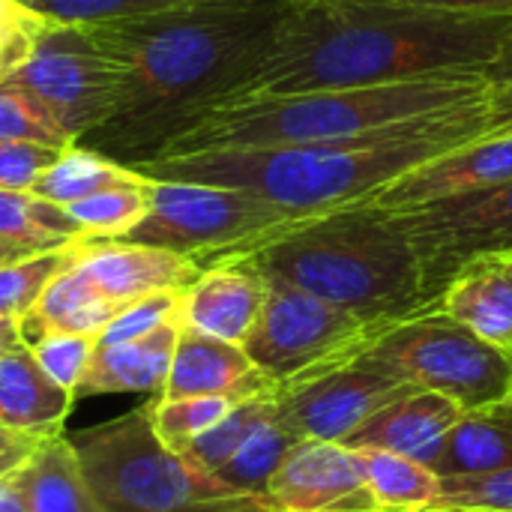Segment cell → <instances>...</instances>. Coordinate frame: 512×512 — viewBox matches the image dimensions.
Returning a JSON list of instances; mask_svg holds the SVG:
<instances>
[{"mask_svg":"<svg viewBox=\"0 0 512 512\" xmlns=\"http://www.w3.org/2000/svg\"><path fill=\"white\" fill-rule=\"evenodd\" d=\"M408 228L426 276L429 306L462 261L489 249H512V180L396 213Z\"/></svg>","mask_w":512,"mask_h":512,"instance_id":"7c38bea8","label":"cell"},{"mask_svg":"<svg viewBox=\"0 0 512 512\" xmlns=\"http://www.w3.org/2000/svg\"><path fill=\"white\" fill-rule=\"evenodd\" d=\"M57 21L33 12L21 0H0V84H6L36 51Z\"/></svg>","mask_w":512,"mask_h":512,"instance_id":"8d00e7d4","label":"cell"},{"mask_svg":"<svg viewBox=\"0 0 512 512\" xmlns=\"http://www.w3.org/2000/svg\"><path fill=\"white\" fill-rule=\"evenodd\" d=\"M261 512H375L357 450L297 441L258 495Z\"/></svg>","mask_w":512,"mask_h":512,"instance_id":"4fadbf2b","label":"cell"},{"mask_svg":"<svg viewBox=\"0 0 512 512\" xmlns=\"http://www.w3.org/2000/svg\"><path fill=\"white\" fill-rule=\"evenodd\" d=\"M510 33L512 15H453L384 0H291L258 72L228 102L486 75Z\"/></svg>","mask_w":512,"mask_h":512,"instance_id":"6da1fadb","label":"cell"},{"mask_svg":"<svg viewBox=\"0 0 512 512\" xmlns=\"http://www.w3.org/2000/svg\"><path fill=\"white\" fill-rule=\"evenodd\" d=\"M426 312H438L512 354V249H489L462 261Z\"/></svg>","mask_w":512,"mask_h":512,"instance_id":"2e32d148","label":"cell"},{"mask_svg":"<svg viewBox=\"0 0 512 512\" xmlns=\"http://www.w3.org/2000/svg\"><path fill=\"white\" fill-rule=\"evenodd\" d=\"M366 354L402 381L441 393L465 411L507 402L512 393L510 351L483 342L438 312H420L381 330Z\"/></svg>","mask_w":512,"mask_h":512,"instance_id":"ba28073f","label":"cell"},{"mask_svg":"<svg viewBox=\"0 0 512 512\" xmlns=\"http://www.w3.org/2000/svg\"><path fill=\"white\" fill-rule=\"evenodd\" d=\"M27 512H102L66 432L45 438L24 465Z\"/></svg>","mask_w":512,"mask_h":512,"instance_id":"cb8c5ba5","label":"cell"},{"mask_svg":"<svg viewBox=\"0 0 512 512\" xmlns=\"http://www.w3.org/2000/svg\"><path fill=\"white\" fill-rule=\"evenodd\" d=\"M486 81H489L492 87L512 84V33L507 36V42H504V48H501L498 60L486 69Z\"/></svg>","mask_w":512,"mask_h":512,"instance_id":"ee69618b","label":"cell"},{"mask_svg":"<svg viewBox=\"0 0 512 512\" xmlns=\"http://www.w3.org/2000/svg\"><path fill=\"white\" fill-rule=\"evenodd\" d=\"M300 438L276 417V411L240 444V450L213 474L225 492L234 498L252 501L258 507V495L285 459V453L297 444ZM261 512V510H258Z\"/></svg>","mask_w":512,"mask_h":512,"instance_id":"83f0119b","label":"cell"},{"mask_svg":"<svg viewBox=\"0 0 512 512\" xmlns=\"http://www.w3.org/2000/svg\"><path fill=\"white\" fill-rule=\"evenodd\" d=\"M360 459L375 512H426L441 495V477L417 459L381 450H366Z\"/></svg>","mask_w":512,"mask_h":512,"instance_id":"484cf974","label":"cell"},{"mask_svg":"<svg viewBox=\"0 0 512 512\" xmlns=\"http://www.w3.org/2000/svg\"><path fill=\"white\" fill-rule=\"evenodd\" d=\"M144 180L147 177L141 171H135L132 165H123L93 147L72 144L57 156V162L36 180V186L30 192L51 204L66 207V204L90 198L96 192L117 189V186H138Z\"/></svg>","mask_w":512,"mask_h":512,"instance_id":"d4e9b609","label":"cell"},{"mask_svg":"<svg viewBox=\"0 0 512 512\" xmlns=\"http://www.w3.org/2000/svg\"><path fill=\"white\" fill-rule=\"evenodd\" d=\"M6 84L33 96L75 144L111 123L126 99V69L87 24L57 21Z\"/></svg>","mask_w":512,"mask_h":512,"instance_id":"9c48e42d","label":"cell"},{"mask_svg":"<svg viewBox=\"0 0 512 512\" xmlns=\"http://www.w3.org/2000/svg\"><path fill=\"white\" fill-rule=\"evenodd\" d=\"M72 252H75V243L54 249V252L27 255L21 261L0 267V315L24 321L39 303V297L45 294V288L57 279V273L66 270V264L72 261Z\"/></svg>","mask_w":512,"mask_h":512,"instance_id":"1f68e13d","label":"cell"},{"mask_svg":"<svg viewBox=\"0 0 512 512\" xmlns=\"http://www.w3.org/2000/svg\"><path fill=\"white\" fill-rule=\"evenodd\" d=\"M426 512H512V468L441 480V495Z\"/></svg>","mask_w":512,"mask_h":512,"instance_id":"d590c367","label":"cell"},{"mask_svg":"<svg viewBox=\"0 0 512 512\" xmlns=\"http://www.w3.org/2000/svg\"><path fill=\"white\" fill-rule=\"evenodd\" d=\"M510 399H512V393H510Z\"/></svg>","mask_w":512,"mask_h":512,"instance_id":"7dc6e473","label":"cell"},{"mask_svg":"<svg viewBox=\"0 0 512 512\" xmlns=\"http://www.w3.org/2000/svg\"><path fill=\"white\" fill-rule=\"evenodd\" d=\"M27 255H33V252H27V249H21V246H15V243H9V240L0 237V267H6V264H12V261H21V258H27ZM36 255H39V252H36Z\"/></svg>","mask_w":512,"mask_h":512,"instance_id":"bcb514c9","label":"cell"},{"mask_svg":"<svg viewBox=\"0 0 512 512\" xmlns=\"http://www.w3.org/2000/svg\"><path fill=\"white\" fill-rule=\"evenodd\" d=\"M75 405V396L57 387L36 363L30 345H18L0 354V426L51 438L63 432V423Z\"/></svg>","mask_w":512,"mask_h":512,"instance_id":"44dd1931","label":"cell"},{"mask_svg":"<svg viewBox=\"0 0 512 512\" xmlns=\"http://www.w3.org/2000/svg\"><path fill=\"white\" fill-rule=\"evenodd\" d=\"M177 336L180 318L135 342L96 345L87 375L75 396H159L168 381Z\"/></svg>","mask_w":512,"mask_h":512,"instance_id":"ffe728a7","label":"cell"},{"mask_svg":"<svg viewBox=\"0 0 512 512\" xmlns=\"http://www.w3.org/2000/svg\"><path fill=\"white\" fill-rule=\"evenodd\" d=\"M273 390H276V387H273ZM273 390L237 402L213 429H207V432L183 453V459H186L192 468H198V471H204V474L213 477V474L240 450V444H243V441H246V438H249L273 411H276Z\"/></svg>","mask_w":512,"mask_h":512,"instance_id":"f546056e","label":"cell"},{"mask_svg":"<svg viewBox=\"0 0 512 512\" xmlns=\"http://www.w3.org/2000/svg\"><path fill=\"white\" fill-rule=\"evenodd\" d=\"M507 468H512V399L465 411L432 462V471L441 480Z\"/></svg>","mask_w":512,"mask_h":512,"instance_id":"7402d4cb","label":"cell"},{"mask_svg":"<svg viewBox=\"0 0 512 512\" xmlns=\"http://www.w3.org/2000/svg\"><path fill=\"white\" fill-rule=\"evenodd\" d=\"M0 138L9 141H36L45 147L66 150L75 141L48 117V111L12 84H0Z\"/></svg>","mask_w":512,"mask_h":512,"instance_id":"e575fe53","label":"cell"},{"mask_svg":"<svg viewBox=\"0 0 512 512\" xmlns=\"http://www.w3.org/2000/svg\"><path fill=\"white\" fill-rule=\"evenodd\" d=\"M267 390H273V384L252 366L243 345H231L180 324L168 381L159 396L165 399L222 396L231 402H243Z\"/></svg>","mask_w":512,"mask_h":512,"instance_id":"ac0fdd59","label":"cell"},{"mask_svg":"<svg viewBox=\"0 0 512 512\" xmlns=\"http://www.w3.org/2000/svg\"><path fill=\"white\" fill-rule=\"evenodd\" d=\"M378 333L300 288L267 279V300L243 351L273 387H285L363 354Z\"/></svg>","mask_w":512,"mask_h":512,"instance_id":"30bf717a","label":"cell"},{"mask_svg":"<svg viewBox=\"0 0 512 512\" xmlns=\"http://www.w3.org/2000/svg\"><path fill=\"white\" fill-rule=\"evenodd\" d=\"M512 180V132L510 135H483L465 141L435 159L411 168L384 186L369 204L381 210H414L435 201L483 192Z\"/></svg>","mask_w":512,"mask_h":512,"instance_id":"5bb4252c","label":"cell"},{"mask_svg":"<svg viewBox=\"0 0 512 512\" xmlns=\"http://www.w3.org/2000/svg\"><path fill=\"white\" fill-rule=\"evenodd\" d=\"M291 0H213L201 6L87 24L126 69V99L90 135L99 153L150 156L198 114L234 99L258 72Z\"/></svg>","mask_w":512,"mask_h":512,"instance_id":"7a4b0ae2","label":"cell"},{"mask_svg":"<svg viewBox=\"0 0 512 512\" xmlns=\"http://www.w3.org/2000/svg\"><path fill=\"white\" fill-rule=\"evenodd\" d=\"M75 264L93 282V288L117 309L147 294L186 291L204 270L189 255L126 240H78Z\"/></svg>","mask_w":512,"mask_h":512,"instance_id":"9a60e30c","label":"cell"},{"mask_svg":"<svg viewBox=\"0 0 512 512\" xmlns=\"http://www.w3.org/2000/svg\"><path fill=\"white\" fill-rule=\"evenodd\" d=\"M486 75H435L381 87L252 96L207 108L153 153L207 147L327 144L411 132L444 114L489 99Z\"/></svg>","mask_w":512,"mask_h":512,"instance_id":"5b68a950","label":"cell"},{"mask_svg":"<svg viewBox=\"0 0 512 512\" xmlns=\"http://www.w3.org/2000/svg\"><path fill=\"white\" fill-rule=\"evenodd\" d=\"M150 399L69 435L102 512H258L156 438Z\"/></svg>","mask_w":512,"mask_h":512,"instance_id":"8992f818","label":"cell"},{"mask_svg":"<svg viewBox=\"0 0 512 512\" xmlns=\"http://www.w3.org/2000/svg\"><path fill=\"white\" fill-rule=\"evenodd\" d=\"M462 414L465 408L456 405L453 399L417 387L399 396L396 402H390L387 408H381L369 423H363L345 441V447L360 453L366 450L396 453L432 468L444 438L450 435V429L459 423Z\"/></svg>","mask_w":512,"mask_h":512,"instance_id":"d6986e66","label":"cell"},{"mask_svg":"<svg viewBox=\"0 0 512 512\" xmlns=\"http://www.w3.org/2000/svg\"><path fill=\"white\" fill-rule=\"evenodd\" d=\"M33 12L60 24H99L117 18H141L186 6H201L213 0H21Z\"/></svg>","mask_w":512,"mask_h":512,"instance_id":"d6a6232c","label":"cell"},{"mask_svg":"<svg viewBox=\"0 0 512 512\" xmlns=\"http://www.w3.org/2000/svg\"><path fill=\"white\" fill-rule=\"evenodd\" d=\"M0 512H27L24 465L0 477Z\"/></svg>","mask_w":512,"mask_h":512,"instance_id":"7bdbcfd3","label":"cell"},{"mask_svg":"<svg viewBox=\"0 0 512 512\" xmlns=\"http://www.w3.org/2000/svg\"><path fill=\"white\" fill-rule=\"evenodd\" d=\"M45 438H30V435H21V432H12V429H3L0 426V477L27 465V459L36 453V447L42 444Z\"/></svg>","mask_w":512,"mask_h":512,"instance_id":"60d3db41","label":"cell"},{"mask_svg":"<svg viewBox=\"0 0 512 512\" xmlns=\"http://www.w3.org/2000/svg\"><path fill=\"white\" fill-rule=\"evenodd\" d=\"M63 150L45 147L36 141H9L0 138V189L30 192L36 180L57 162Z\"/></svg>","mask_w":512,"mask_h":512,"instance_id":"f35d334b","label":"cell"},{"mask_svg":"<svg viewBox=\"0 0 512 512\" xmlns=\"http://www.w3.org/2000/svg\"><path fill=\"white\" fill-rule=\"evenodd\" d=\"M0 237L27 252H54L84 240L66 207L51 204L33 192L0 189Z\"/></svg>","mask_w":512,"mask_h":512,"instance_id":"4316f807","label":"cell"},{"mask_svg":"<svg viewBox=\"0 0 512 512\" xmlns=\"http://www.w3.org/2000/svg\"><path fill=\"white\" fill-rule=\"evenodd\" d=\"M36 363L45 369V375L63 387L66 393H78L87 366L93 360L96 351V339L93 336H81V333H39L33 339H27Z\"/></svg>","mask_w":512,"mask_h":512,"instance_id":"836d02e7","label":"cell"},{"mask_svg":"<svg viewBox=\"0 0 512 512\" xmlns=\"http://www.w3.org/2000/svg\"><path fill=\"white\" fill-rule=\"evenodd\" d=\"M417 390L366 351L336 366L276 387V417L300 441L345 444L363 423L399 396Z\"/></svg>","mask_w":512,"mask_h":512,"instance_id":"8fae6325","label":"cell"},{"mask_svg":"<svg viewBox=\"0 0 512 512\" xmlns=\"http://www.w3.org/2000/svg\"><path fill=\"white\" fill-rule=\"evenodd\" d=\"M150 186L147 177L138 186H117L96 192L90 198L66 204V213L81 228L84 240H123L150 210Z\"/></svg>","mask_w":512,"mask_h":512,"instance_id":"f1b7e54d","label":"cell"},{"mask_svg":"<svg viewBox=\"0 0 512 512\" xmlns=\"http://www.w3.org/2000/svg\"><path fill=\"white\" fill-rule=\"evenodd\" d=\"M512 132V84L492 87L489 93V114L483 135H510Z\"/></svg>","mask_w":512,"mask_h":512,"instance_id":"b9f144b4","label":"cell"},{"mask_svg":"<svg viewBox=\"0 0 512 512\" xmlns=\"http://www.w3.org/2000/svg\"><path fill=\"white\" fill-rule=\"evenodd\" d=\"M300 219L309 216H294L240 189L153 180L150 210L123 240L189 255L210 267L252 252Z\"/></svg>","mask_w":512,"mask_h":512,"instance_id":"52a82bcc","label":"cell"},{"mask_svg":"<svg viewBox=\"0 0 512 512\" xmlns=\"http://www.w3.org/2000/svg\"><path fill=\"white\" fill-rule=\"evenodd\" d=\"M18 345H27L24 330H21V321L0 315V354L12 351V348H18Z\"/></svg>","mask_w":512,"mask_h":512,"instance_id":"f6af8a7d","label":"cell"},{"mask_svg":"<svg viewBox=\"0 0 512 512\" xmlns=\"http://www.w3.org/2000/svg\"><path fill=\"white\" fill-rule=\"evenodd\" d=\"M180 306H183V291H159V294H147L129 306H123L111 324L99 333L96 345H123V342H135L144 339L150 333H156L159 327H165L168 321L180 318Z\"/></svg>","mask_w":512,"mask_h":512,"instance_id":"74e56055","label":"cell"},{"mask_svg":"<svg viewBox=\"0 0 512 512\" xmlns=\"http://www.w3.org/2000/svg\"><path fill=\"white\" fill-rule=\"evenodd\" d=\"M384 3L453 12V15H512V0H384Z\"/></svg>","mask_w":512,"mask_h":512,"instance_id":"ab89813d","label":"cell"},{"mask_svg":"<svg viewBox=\"0 0 512 512\" xmlns=\"http://www.w3.org/2000/svg\"><path fill=\"white\" fill-rule=\"evenodd\" d=\"M246 258L264 279L300 288L387 330L429 309L420 252L393 210L369 201L300 219Z\"/></svg>","mask_w":512,"mask_h":512,"instance_id":"277c9868","label":"cell"},{"mask_svg":"<svg viewBox=\"0 0 512 512\" xmlns=\"http://www.w3.org/2000/svg\"><path fill=\"white\" fill-rule=\"evenodd\" d=\"M489 99L456 108L411 132L270 147H207L186 153H150L129 162L150 180L204 183L258 195L294 216H321L375 198L396 177L483 138Z\"/></svg>","mask_w":512,"mask_h":512,"instance_id":"3957f363","label":"cell"},{"mask_svg":"<svg viewBox=\"0 0 512 512\" xmlns=\"http://www.w3.org/2000/svg\"><path fill=\"white\" fill-rule=\"evenodd\" d=\"M117 312L120 309L111 306L93 288V282L81 273V267L75 264V252H72V261L45 288L33 312L21 321V330H24V339L39 336V333H81V336L99 339V333L111 324Z\"/></svg>","mask_w":512,"mask_h":512,"instance_id":"603a6c76","label":"cell"},{"mask_svg":"<svg viewBox=\"0 0 512 512\" xmlns=\"http://www.w3.org/2000/svg\"><path fill=\"white\" fill-rule=\"evenodd\" d=\"M267 300V279L246 258H225L201 270L183 291L180 324L243 345Z\"/></svg>","mask_w":512,"mask_h":512,"instance_id":"e0dca14e","label":"cell"},{"mask_svg":"<svg viewBox=\"0 0 512 512\" xmlns=\"http://www.w3.org/2000/svg\"><path fill=\"white\" fill-rule=\"evenodd\" d=\"M237 402L222 396H192V399H150V423L156 438L177 456H183L207 429H213Z\"/></svg>","mask_w":512,"mask_h":512,"instance_id":"4dcf8cb0","label":"cell"}]
</instances>
